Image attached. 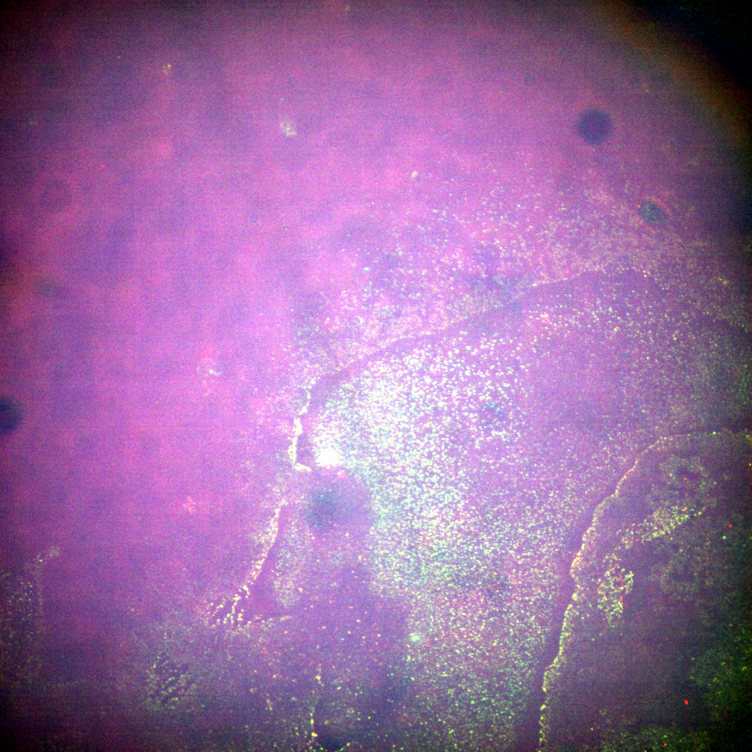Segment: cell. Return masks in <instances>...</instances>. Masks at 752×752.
<instances>
[{"instance_id": "1", "label": "cell", "mask_w": 752, "mask_h": 752, "mask_svg": "<svg viewBox=\"0 0 752 752\" xmlns=\"http://www.w3.org/2000/svg\"><path fill=\"white\" fill-rule=\"evenodd\" d=\"M22 411L19 402L13 398L4 397L0 402V428L1 434L12 433L19 426Z\"/></svg>"}]
</instances>
